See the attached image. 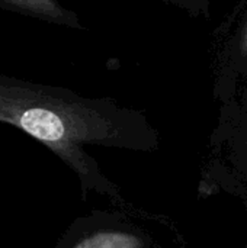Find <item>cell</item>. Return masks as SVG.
<instances>
[{"mask_svg":"<svg viewBox=\"0 0 247 248\" xmlns=\"http://www.w3.org/2000/svg\"><path fill=\"white\" fill-rule=\"evenodd\" d=\"M0 122L42 142L82 174L96 169L83 145L144 150L151 144L144 115L112 97H87L3 73Z\"/></svg>","mask_w":247,"mask_h":248,"instance_id":"6da1fadb","label":"cell"},{"mask_svg":"<svg viewBox=\"0 0 247 248\" xmlns=\"http://www.w3.org/2000/svg\"><path fill=\"white\" fill-rule=\"evenodd\" d=\"M124 235L115 237V234H108V237L105 235H99L98 238H89L86 240L83 244L77 246L76 248H121V247H130V238H124L121 243H118Z\"/></svg>","mask_w":247,"mask_h":248,"instance_id":"3957f363","label":"cell"},{"mask_svg":"<svg viewBox=\"0 0 247 248\" xmlns=\"http://www.w3.org/2000/svg\"><path fill=\"white\" fill-rule=\"evenodd\" d=\"M0 9L70 29H84L77 13L61 0H0Z\"/></svg>","mask_w":247,"mask_h":248,"instance_id":"7a4b0ae2","label":"cell"}]
</instances>
